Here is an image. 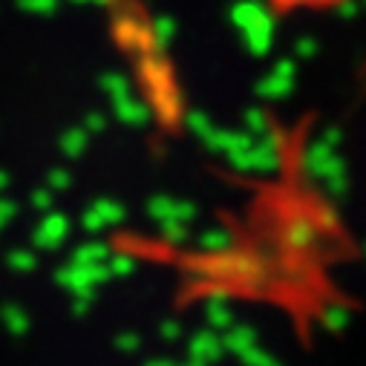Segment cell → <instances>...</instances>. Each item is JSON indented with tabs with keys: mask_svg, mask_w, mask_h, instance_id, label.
Listing matches in <instances>:
<instances>
[{
	"mask_svg": "<svg viewBox=\"0 0 366 366\" xmlns=\"http://www.w3.org/2000/svg\"><path fill=\"white\" fill-rule=\"evenodd\" d=\"M234 18H237V26L245 29V38L254 44V49L265 52L268 49V38H271V21L265 18V12L259 6H254V4H242V6H237Z\"/></svg>",
	"mask_w": 366,
	"mask_h": 366,
	"instance_id": "cell-1",
	"label": "cell"
},
{
	"mask_svg": "<svg viewBox=\"0 0 366 366\" xmlns=\"http://www.w3.org/2000/svg\"><path fill=\"white\" fill-rule=\"evenodd\" d=\"M6 317H12V320H9V326H12L15 332H24V329L29 326V323H26V315H24V312H18L15 306H6Z\"/></svg>",
	"mask_w": 366,
	"mask_h": 366,
	"instance_id": "cell-5",
	"label": "cell"
},
{
	"mask_svg": "<svg viewBox=\"0 0 366 366\" xmlns=\"http://www.w3.org/2000/svg\"><path fill=\"white\" fill-rule=\"evenodd\" d=\"M283 4H320V0H283Z\"/></svg>",
	"mask_w": 366,
	"mask_h": 366,
	"instance_id": "cell-9",
	"label": "cell"
},
{
	"mask_svg": "<svg viewBox=\"0 0 366 366\" xmlns=\"http://www.w3.org/2000/svg\"><path fill=\"white\" fill-rule=\"evenodd\" d=\"M66 231H69L66 217L52 214V217H46V219H44V225H41V231H38L35 242H38L41 248H55V245H58V242L66 237Z\"/></svg>",
	"mask_w": 366,
	"mask_h": 366,
	"instance_id": "cell-2",
	"label": "cell"
},
{
	"mask_svg": "<svg viewBox=\"0 0 366 366\" xmlns=\"http://www.w3.org/2000/svg\"><path fill=\"white\" fill-rule=\"evenodd\" d=\"M49 199H52L49 194H38V197H35V202H38V208H49Z\"/></svg>",
	"mask_w": 366,
	"mask_h": 366,
	"instance_id": "cell-8",
	"label": "cell"
},
{
	"mask_svg": "<svg viewBox=\"0 0 366 366\" xmlns=\"http://www.w3.org/2000/svg\"><path fill=\"white\" fill-rule=\"evenodd\" d=\"M191 355H194V360H214L219 355V340L214 335H199L191 346Z\"/></svg>",
	"mask_w": 366,
	"mask_h": 366,
	"instance_id": "cell-3",
	"label": "cell"
},
{
	"mask_svg": "<svg viewBox=\"0 0 366 366\" xmlns=\"http://www.w3.org/2000/svg\"><path fill=\"white\" fill-rule=\"evenodd\" d=\"M9 265H15V268L26 271V268H32V265H35V259H32L29 254H12V257H9Z\"/></svg>",
	"mask_w": 366,
	"mask_h": 366,
	"instance_id": "cell-6",
	"label": "cell"
},
{
	"mask_svg": "<svg viewBox=\"0 0 366 366\" xmlns=\"http://www.w3.org/2000/svg\"><path fill=\"white\" fill-rule=\"evenodd\" d=\"M84 144H86V136H84V133H69V136L64 139V150H66L69 156H72V153L78 156V153L84 150Z\"/></svg>",
	"mask_w": 366,
	"mask_h": 366,
	"instance_id": "cell-4",
	"label": "cell"
},
{
	"mask_svg": "<svg viewBox=\"0 0 366 366\" xmlns=\"http://www.w3.org/2000/svg\"><path fill=\"white\" fill-rule=\"evenodd\" d=\"M49 179H55V188H66V179H69V176H66V173H52Z\"/></svg>",
	"mask_w": 366,
	"mask_h": 366,
	"instance_id": "cell-7",
	"label": "cell"
}]
</instances>
